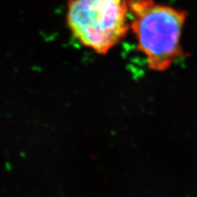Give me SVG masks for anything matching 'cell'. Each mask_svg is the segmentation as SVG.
Returning a JSON list of instances; mask_svg holds the SVG:
<instances>
[{
    "label": "cell",
    "mask_w": 197,
    "mask_h": 197,
    "mask_svg": "<svg viewBox=\"0 0 197 197\" xmlns=\"http://www.w3.org/2000/svg\"><path fill=\"white\" fill-rule=\"evenodd\" d=\"M125 1L132 15L130 27L138 50L146 57L148 67L155 71L168 70L176 59L184 57L181 38L188 13L153 0Z\"/></svg>",
    "instance_id": "cell-1"
},
{
    "label": "cell",
    "mask_w": 197,
    "mask_h": 197,
    "mask_svg": "<svg viewBox=\"0 0 197 197\" xmlns=\"http://www.w3.org/2000/svg\"><path fill=\"white\" fill-rule=\"evenodd\" d=\"M128 15L125 0H70L67 23L81 45L104 55L128 34Z\"/></svg>",
    "instance_id": "cell-2"
}]
</instances>
